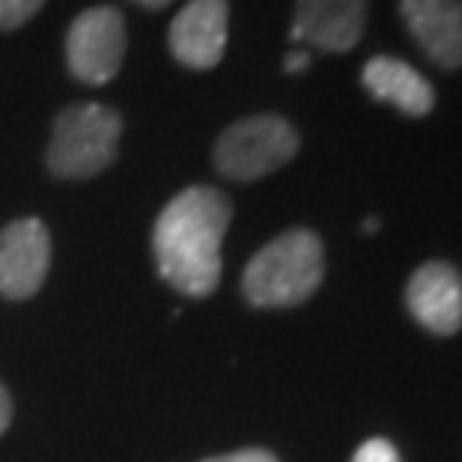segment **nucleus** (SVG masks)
I'll use <instances>...</instances> for the list:
<instances>
[{
    "instance_id": "obj_15",
    "label": "nucleus",
    "mask_w": 462,
    "mask_h": 462,
    "mask_svg": "<svg viewBox=\"0 0 462 462\" xmlns=\"http://www.w3.org/2000/svg\"><path fill=\"white\" fill-rule=\"evenodd\" d=\"M308 66H310V54L301 51V48H296V51H290L287 57H283V72H287V75L308 72Z\"/></svg>"
},
{
    "instance_id": "obj_3",
    "label": "nucleus",
    "mask_w": 462,
    "mask_h": 462,
    "mask_svg": "<svg viewBox=\"0 0 462 462\" xmlns=\"http://www.w3.org/2000/svg\"><path fill=\"white\" fill-rule=\"evenodd\" d=\"M123 120L114 107L99 102L69 105L57 114L51 143H48V171L60 180H90L114 164L120 146Z\"/></svg>"
},
{
    "instance_id": "obj_10",
    "label": "nucleus",
    "mask_w": 462,
    "mask_h": 462,
    "mask_svg": "<svg viewBox=\"0 0 462 462\" xmlns=\"http://www.w3.org/2000/svg\"><path fill=\"white\" fill-rule=\"evenodd\" d=\"M409 36L439 69H462V0H400Z\"/></svg>"
},
{
    "instance_id": "obj_12",
    "label": "nucleus",
    "mask_w": 462,
    "mask_h": 462,
    "mask_svg": "<svg viewBox=\"0 0 462 462\" xmlns=\"http://www.w3.org/2000/svg\"><path fill=\"white\" fill-rule=\"evenodd\" d=\"M45 6V0H0V31H15L27 24Z\"/></svg>"
},
{
    "instance_id": "obj_11",
    "label": "nucleus",
    "mask_w": 462,
    "mask_h": 462,
    "mask_svg": "<svg viewBox=\"0 0 462 462\" xmlns=\"http://www.w3.org/2000/svg\"><path fill=\"white\" fill-rule=\"evenodd\" d=\"M361 84L376 102L397 107L406 116H427L436 107V90L415 66L400 57L379 54L367 60L361 72Z\"/></svg>"
},
{
    "instance_id": "obj_1",
    "label": "nucleus",
    "mask_w": 462,
    "mask_h": 462,
    "mask_svg": "<svg viewBox=\"0 0 462 462\" xmlns=\"http://www.w3.org/2000/svg\"><path fill=\"white\" fill-rule=\"evenodd\" d=\"M233 221V203L209 185H191L162 209L152 230L159 274L182 296L203 299L221 281V245Z\"/></svg>"
},
{
    "instance_id": "obj_5",
    "label": "nucleus",
    "mask_w": 462,
    "mask_h": 462,
    "mask_svg": "<svg viewBox=\"0 0 462 462\" xmlns=\"http://www.w3.org/2000/svg\"><path fill=\"white\" fill-rule=\"evenodd\" d=\"M125 57V18L116 6H93L66 33V63L78 81L102 87L120 72Z\"/></svg>"
},
{
    "instance_id": "obj_7",
    "label": "nucleus",
    "mask_w": 462,
    "mask_h": 462,
    "mask_svg": "<svg viewBox=\"0 0 462 462\" xmlns=\"http://www.w3.org/2000/svg\"><path fill=\"white\" fill-rule=\"evenodd\" d=\"M230 4L227 0H189L173 18L167 42L173 57L189 69H212L227 51Z\"/></svg>"
},
{
    "instance_id": "obj_2",
    "label": "nucleus",
    "mask_w": 462,
    "mask_h": 462,
    "mask_svg": "<svg viewBox=\"0 0 462 462\" xmlns=\"http://www.w3.org/2000/svg\"><path fill=\"white\" fill-rule=\"evenodd\" d=\"M326 274V251L319 236L292 227L251 257L242 290L254 308H292L319 290Z\"/></svg>"
},
{
    "instance_id": "obj_4",
    "label": "nucleus",
    "mask_w": 462,
    "mask_h": 462,
    "mask_svg": "<svg viewBox=\"0 0 462 462\" xmlns=\"http://www.w3.org/2000/svg\"><path fill=\"white\" fill-rule=\"evenodd\" d=\"M299 132L278 114H257L224 129L215 143V167L233 182L263 180L283 164H290L299 152Z\"/></svg>"
},
{
    "instance_id": "obj_9",
    "label": "nucleus",
    "mask_w": 462,
    "mask_h": 462,
    "mask_svg": "<svg viewBox=\"0 0 462 462\" xmlns=\"http://www.w3.org/2000/svg\"><path fill=\"white\" fill-rule=\"evenodd\" d=\"M406 308L418 326L450 337L462 328V274L450 263H424L406 287Z\"/></svg>"
},
{
    "instance_id": "obj_16",
    "label": "nucleus",
    "mask_w": 462,
    "mask_h": 462,
    "mask_svg": "<svg viewBox=\"0 0 462 462\" xmlns=\"http://www.w3.org/2000/svg\"><path fill=\"white\" fill-rule=\"evenodd\" d=\"M9 420H13V400H9L6 388L0 385V432L9 427Z\"/></svg>"
},
{
    "instance_id": "obj_18",
    "label": "nucleus",
    "mask_w": 462,
    "mask_h": 462,
    "mask_svg": "<svg viewBox=\"0 0 462 462\" xmlns=\"http://www.w3.org/2000/svg\"><path fill=\"white\" fill-rule=\"evenodd\" d=\"M379 230V218H367L364 221V233H376Z\"/></svg>"
},
{
    "instance_id": "obj_14",
    "label": "nucleus",
    "mask_w": 462,
    "mask_h": 462,
    "mask_svg": "<svg viewBox=\"0 0 462 462\" xmlns=\"http://www.w3.org/2000/svg\"><path fill=\"white\" fill-rule=\"evenodd\" d=\"M200 462H278V457L272 450L263 448H245V450H233V454H221V457H209Z\"/></svg>"
},
{
    "instance_id": "obj_8",
    "label": "nucleus",
    "mask_w": 462,
    "mask_h": 462,
    "mask_svg": "<svg viewBox=\"0 0 462 462\" xmlns=\"http://www.w3.org/2000/svg\"><path fill=\"white\" fill-rule=\"evenodd\" d=\"M367 27V0H296L290 39L317 51H352Z\"/></svg>"
},
{
    "instance_id": "obj_6",
    "label": "nucleus",
    "mask_w": 462,
    "mask_h": 462,
    "mask_svg": "<svg viewBox=\"0 0 462 462\" xmlns=\"http://www.w3.org/2000/svg\"><path fill=\"white\" fill-rule=\"evenodd\" d=\"M51 265V236L39 218L13 221L0 230V296L31 299Z\"/></svg>"
},
{
    "instance_id": "obj_17",
    "label": "nucleus",
    "mask_w": 462,
    "mask_h": 462,
    "mask_svg": "<svg viewBox=\"0 0 462 462\" xmlns=\"http://www.w3.org/2000/svg\"><path fill=\"white\" fill-rule=\"evenodd\" d=\"M137 6H146V9H164V6H171L173 0H134Z\"/></svg>"
},
{
    "instance_id": "obj_13",
    "label": "nucleus",
    "mask_w": 462,
    "mask_h": 462,
    "mask_svg": "<svg viewBox=\"0 0 462 462\" xmlns=\"http://www.w3.org/2000/svg\"><path fill=\"white\" fill-rule=\"evenodd\" d=\"M352 462H402L397 448L391 445L388 439H367L364 445L356 450Z\"/></svg>"
}]
</instances>
